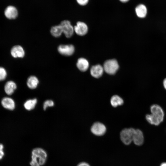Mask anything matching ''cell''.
<instances>
[{"label": "cell", "instance_id": "cell-9", "mask_svg": "<svg viewBox=\"0 0 166 166\" xmlns=\"http://www.w3.org/2000/svg\"><path fill=\"white\" fill-rule=\"evenodd\" d=\"M1 103L5 109L10 110H13L15 108V104L14 100L9 97H5L1 100Z\"/></svg>", "mask_w": 166, "mask_h": 166}, {"label": "cell", "instance_id": "cell-4", "mask_svg": "<svg viewBox=\"0 0 166 166\" xmlns=\"http://www.w3.org/2000/svg\"><path fill=\"white\" fill-rule=\"evenodd\" d=\"M135 129L132 128H126L121 131L120 133V138L124 144L129 145L132 141Z\"/></svg>", "mask_w": 166, "mask_h": 166}, {"label": "cell", "instance_id": "cell-16", "mask_svg": "<svg viewBox=\"0 0 166 166\" xmlns=\"http://www.w3.org/2000/svg\"><path fill=\"white\" fill-rule=\"evenodd\" d=\"M135 12L137 16L140 18H145L147 13V9L146 6L143 4H140L135 8Z\"/></svg>", "mask_w": 166, "mask_h": 166}, {"label": "cell", "instance_id": "cell-21", "mask_svg": "<svg viewBox=\"0 0 166 166\" xmlns=\"http://www.w3.org/2000/svg\"><path fill=\"white\" fill-rule=\"evenodd\" d=\"M7 76V73L5 69L2 67H0V81L4 80Z\"/></svg>", "mask_w": 166, "mask_h": 166}, {"label": "cell", "instance_id": "cell-27", "mask_svg": "<svg viewBox=\"0 0 166 166\" xmlns=\"http://www.w3.org/2000/svg\"><path fill=\"white\" fill-rule=\"evenodd\" d=\"M160 166H166V162H164L162 163Z\"/></svg>", "mask_w": 166, "mask_h": 166}, {"label": "cell", "instance_id": "cell-28", "mask_svg": "<svg viewBox=\"0 0 166 166\" xmlns=\"http://www.w3.org/2000/svg\"><path fill=\"white\" fill-rule=\"evenodd\" d=\"M122 2H125L128 1L129 0H120Z\"/></svg>", "mask_w": 166, "mask_h": 166}, {"label": "cell", "instance_id": "cell-8", "mask_svg": "<svg viewBox=\"0 0 166 166\" xmlns=\"http://www.w3.org/2000/svg\"><path fill=\"white\" fill-rule=\"evenodd\" d=\"M74 31L79 36H84L87 34L88 27L87 25L81 22H78L74 27Z\"/></svg>", "mask_w": 166, "mask_h": 166}, {"label": "cell", "instance_id": "cell-23", "mask_svg": "<svg viewBox=\"0 0 166 166\" xmlns=\"http://www.w3.org/2000/svg\"><path fill=\"white\" fill-rule=\"evenodd\" d=\"M77 2L80 5L84 6L86 4L89 0H76Z\"/></svg>", "mask_w": 166, "mask_h": 166}, {"label": "cell", "instance_id": "cell-3", "mask_svg": "<svg viewBox=\"0 0 166 166\" xmlns=\"http://www.w3.org/2000/svg\"><path fill=\"white\" fill-rule=\"evenodd\" d=\"M104 71L108 74L113 75L115 74L119 68L117 61L115 59L107 60L103 66Z\"/></svg>", "mask_w": 166, "mask_h": 166}, {"label": "cell", "instance_id": "cell-10", "mask_svg": "<svg viewBox=\"0 0 166 166\" xmlns=\"http://www.w3.org/2000/svg\"><path fill=\"white\" fill-rule=\"evenodd\" d=\"M4 13L6 17L10 19L15 18L18 15L17 9L12 6H8L5 9Z\"/></svg>", "mask_w": 166, "mask_h": 166}, {"label": "cell", "instance_id": "cell-22", "mask_svg": "<svg viewBox=\"0 0 166 166\" xmlns=\"http://www.w3.org/2000/svg\"><path fill=\"white\" fill-rule=\"evenodd\" d=\"M54 105L53 101L51 100L46 101L43 104V108L44 110H46L48 107H52Z\"/></svg>", "mask_w": 166, "mask_h": 166}, {"label": "cell", "instance_id": "cell-19", "mask_svg": "<svg viewBox=\"0 0 166 166\" xmlns=\"http://www.w3.org/2000/svg\"><path fill=\"white\" fill-rule=\"evenodd\" d=\"M50 33L53 36L58 37L61 36L63 31L60 24L53 26L51 29Z\"/></svg>", "mask_w": 166, "mask_h": 166}, {"label": "cell", "instance_id": "cell-25", "mask_svg": "<svg viewBox=\"0 0 166 166\" xmlns=\"http://www.w3.org/2000/svg\"><path fill=\"white\" fill-rule=\"evenodd\" d=\"M77 166H90L89 164L85 162H82L79 164Z\"/></svg>", "mask_w": 166, "mask_h": 166}, {"label": "cell", "instance_id": "cell-6", "mask_svg": "<svg viewBox=\"0 0 166 166\" xmlns=\"http://www.w3.org/2000/svg\"><path fill=\"white\" fill-rule=\"evenodd\" d=\"M58 51L61 54L65 56L72 55L74 53L75 48L71 44L61 45L57 48Z\"/></svg>", "mask_w": 166, "mask_h": 166}, {"label": "cell", "instance_id": "cell-1", "mask_svg": "<svg viewBox=\"0 0 166 166\" xmlns=\"http://www.w3.org/2000/svg\"><path fill=\"white\" fill-rule=\"evenodd\" d=\"M151 113L146 116L147 121L150 124L158 125L164 119V113L162 108L157 105H154L150 107Z\"/></svg>", "mask_w": 166, "mask_h": 166}, {"label": "cell", "instance_id": "cell-20", "mask_svg": "<svg viewBox=\"0 0 166 166\" xmlns=\"http://www.w3.org/2000/svg\"><path fill=\"white\" fill-rule=\"evenodd\" d=\"M37 102V100L36 98L29 99L25 102L24 106L26 109L31 110L35 108Z\"/></svg>", "mask_w": 166, "mask_h": 166}, {"label": "cell", "instance_id": "cell-12", "mask_svg": "<svg viewBox=\"0 0 166 166\" xmlns=\"http://www.w3.org/2000/svg\"><path fill=\"white\" fill-rule=\"evenodd\" d=\"M11 54L14 58H22L24 57L25 52L23 48L21 46L16 45L12 48Z\"/></svg>", "mask_w": 166, "mask_h": 166}, {"label": "cell", "instance_id": "cell-7", "mask_svg": "<svg viewBox=\"0 0 166 166\" xmlns=\"http://www.w3.org/2000/svg\"><path fill=\"white\" fill-rule=\"evenodd\" d=\"M91 130L92 133L95 135L101 136L105 134L106 131V128L102 123L97 122L91 127Z\"/></svg>", "mask_w": 166, "mask_h": 166}, {"label": "cell", "instance_id": "cell-2", "mask_svg": "<svg viewBox=\"0 0 166 166\" xmlns=\"http://www.w3.org/2000/svg\"><path fill=\"white\" fill-rule=\"evenodd\" d=\"M31 160L30 164L31 166H41L45 164L47 155L46 151L40 148L34 149L32 151Z\"/></svg>", "mask_w": 166, "mask_h": 166}, {"label": "cell", "instance_id": "cell-18", "mask_svg": "<svg viewBox=\"0 0 166 166\" xmlns=\"http://www.w3.org/2000/svg\"><path fill=\"white\" fill-rule=\"evenodd\" d=\"M124 101L123 99L117 95H113L110 99L111 104L113 107H114L122 105Z\"/></svg>", "mask_w": 166, "mask_h": 166}, {"label": "cell", "instance_id": "cell-13", "mask_svg": "<svg viewBox=\"0 0 166 166\" xmlns=\"http://www.w3.org/2000/svg\"><path fill=\"white\" fill-rule=\"evenodd\" d=\"M104 71L103 66L100 65H97L92 67L90 73L94 77L98 78L102 76Z\"/></svg>", "mask_w": 166, "mask_h": 166}, {"label": "cell", "instance_id": "cell-24", "mask_svg": "<svg viewBox=\"0 0 166 166\" xmlns=\"http://www.w3.org/2000/svg\"><path fill=\"white\" fill-rule=\"evenodd\" d=\"M3 146L2 144H0V160L3 157L4 153L3 151Z\"/></svg>", "mask_w": 166, "mask_h": 166}, {"label": "cell", "instance_id": "cell-14", "mask_svg": "<svg viewBox=\"0 0 166 166\" xmlns=\"http://www.w3.org/2000/svg\"><path fill=\"white\" fill-rule=\"evenodd\" d=\"M17 87V85L14 81H8L5 85L4 91L7 95H11L14 93Z\"/></svg>", "mask_w": 166, "mask_h": 166}, {"label": "cell", "instance_id": "cell-5", "mask_svg": "<svg viewBox=\"0 0 166 166\" xmlns=\"http://www.w3.org/2000/svg\"><path fill=\"white\" fill-rule=\"evenodd\" d=\"M63 33L67 38L71 37L73 34L74 27L68 20H65L62 21L60 24Z\"/></svg>", "mask_w": 166, "mask_h": 166}, {"label": "cell", "instance_id": "cell-11", "mask_svg": "<svg viewBox=\"0 0 166 166\" xmlns=\"http://www.w3.org/2000/svg\"><path fill=\"white\" fill-rule=\"evenodd\" d=\"M132 141L136 145L140 146L144 141V137L142 132L140 129H135L133 136Z\"/></svg>", "mask_w": 166, "mask_h": 166}, {"label": "cell", "instance_id": "cell-17", "mask_svg": "<svg viewBox=\"0 0 166 166\" xmlns=\"http://www.w3.org/2000/svg\"><path fill=\"white\" fill-rule=\"evenodd\" d=\"M39 82V80L36 77L31 76L28 78L27 81V85L30 89H34L37 88Z\"/></svg>", "mask_w": 166, "mask_h": 166}, {"label": "cell", "instance_id": "cell-15", "mask_svg": "<svg viewBox=\"0 0 166 166\" xmlns=\"http://www.w3.org/2000/svg\"><path fill=\"white\" fill-rule=\"evenodd\" d=\"M76 65L80 70L82 72H85L89 68V64L87 59L81 57L78 59Z\"/></svg>", "mask_w": 166, "mask_h": 166}, {"label": "cell", "instance_id": "cell-26", "mask_svg": "<svg viewBox=\"0 0 166 166\" xmlns=\"http://www.w3.org/2000/svg\"><path fill=\"white\" fill-rule=\"evenodd\" d=\"M163 85L164 88L166 89V78L164 79L163 81Z\"/></svg>", "mask_w": 166, "mask_h": 166}]
</instances>
